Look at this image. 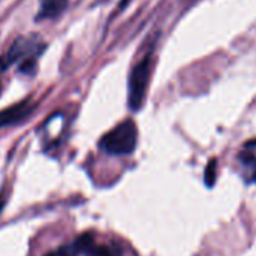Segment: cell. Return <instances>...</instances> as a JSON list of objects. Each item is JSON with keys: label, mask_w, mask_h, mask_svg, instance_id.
Listing matches in <instances>:
<instances>
[{"label": "cell", "mask_w": 256, "mask_h": 256, "mask_svg": "<svg viewBox=\"0 0 256 256\" xmlns=\"http://www.w3.org/2000/svg\"><path fill=\"white\" fill-rule=\"evenodd\" d=\"M204 180H205V186H206V187H210V188L214 187L216 180H217V160H216V158L210 160V163L206 164Z\"/></svg>", "instance_id": "obj_5"}, {"label": "cell", "mask_w": 256, "mask_h": 256, "mask_svg": "<svg viewBox=\"0 0 256 256\" xmlns=\"http://www.w3.org/2000/svg\"><path fill=\"white\" fill-rule=\"evenodd\" d=\"M246 146H256V139H254V140H252V142H247V144H246Z\"/></svg>", "instance_id": "obj_8"}, {"label": "cell", "mask_w": 256, "mask_h": 256, "mask_svg": "<svg viewBox=\"0 0 256 256\" xmlns=\"http://www.w3.org/2000/svg\"><path fill=\"white\" fill-rule=\"evenodd\" d=\"M68 6V0H41V8L36 20H52L59 17Z\"/></svg>", "instance_id": "obj_4"}, {"label": "cell", "mask_w": 256, "mask_h": 256, "mask_svg": "<svg viewBox=\"0 0 256 256\" xmlns=\"http://www.w3.org/2000/svg\"><path fill=\"white\" fill-rule=\"evenodd\" d=\"M84 254H88V256H113L112 250L107 246H96L95 242H92L84 250Z\"/></svg>", "instance_id": "obj_7"}, {"label": "cell", "mask_w": 256, "mask_h": 256, "mask_svg": "<svg viewBox=\"0 0 256 256\" xmlns=\"http://www.w3.org/2000/svg\"><path fill=\"white\" fill-rule=\"evenodd\" d=\"M34 110V106L29 101L16 104L14 107H10L4 112H0V126H6L11 124H17L28 118Z\"/></svg>", "instance_id": "obj_3"}, {"label": "cell", "mask_w": 256, "mask_h": 256, "mask_svg": "<svg viewBox=\"0 0 256 256\" xmlns=\"http://www.w3.org/2000/svg\"><path fill=\"white\" fill-rule=\"evenodd\" d=\"M77 254H80V250H78L77 242L74 241L68 246H62L53 252H48L46 256H77Z\"/></svg>", "instance_id": "obj_6"}, {"label": "cell", "mask_w": 256, "mask_h": 256, "mask_svg": "<svg viewBox=\"0 0 256 256\" xmlns=\"http://www.w3.org/2000/svg\"><path fill=\"white\" fill-rule=\"evenodd\" d=\"M138 145V126L133 120L118 124L100 140V148L110 156H128Z\"/></svg>", "instance_id": "obj_1"}, {"label": "cell", "mask_w": 256, "mask_h": 256, "mask_svg": "<svg viewBox=\"0 0 256 256\" xmlns=\"http://www.w3.org/2000/svg\"><path fill=\"white\" fill-rule=\"evenodd\" d=\"M152 53L150 52L142 62H139L134 70L132 71L130 80H128V106L133 112H138L142 104L146 94V86L151 76V65H152Z\"/></svg>", "instance_id": "obj_2"}]
</instances>
